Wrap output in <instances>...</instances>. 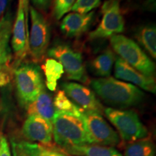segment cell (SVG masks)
Here are the masks:
<instances>
[{
    "instance_id": "7402d4cb",
    "label": "cell",
    "mask_w": 156,
    "mask_h": 156,
    "mask_svg": "<svg viewBox=\"0 0 156 156\" xmlns=\"http://www.w3.org/2000/svg\"><path fill=\"white\" fill-rule=\"evenodd\" d=\"M124 156H155L154 143L148 138L129 143L124 151Z\"/></svg>"
},
{
    "instance_id": "484cf974",
    "label": "cell",
    "mask_w": 156,
    "mask_h": 156,
    "mask_svg": "<svg viewBox=\"0 0 156 156\" xmlns=\"http://www.w3.org/2000/svg\"><path fill=\"white\" fill-rule=\"evenodd\" d=\"M0 156H12L8 142L2 134H0Z\"/></svg>"
},
{
    "instance_id": "f546056e",
    "label": "cell",
    "mask_w": 156,
    "mask_h": 156,
    "mask_svg": "<svg viewBox=\"0 0 156 156\" xmlns=\"http://www.w3.org/2000/svg\"><path fill=\"white\" fill-rule=\"evenodd\" d=\"M11 0H0V17L4 14Z\"/></svg>"
},
{
    "instance_id": "ac0fdd59",
    "label": "cell",
    "mask_w": 156,
    "mask_h": 156,
    "mask_svg": "<svg viewBox=\"0 0 156 156\" xmlns=\"http://www.w3.org/2000/svg\"><path fill=\"white\" fill-rule=\"evenodd\" d=\"M61 151L69 155L75 156H122V154L119 153L114 147L98 145L75 146L62 150Z\"/></svg>"
},
{
    "instance_id": "7a4b0ae2",
    "label": "cell",
    "mask_w": 156,
    "mask_h": 156,
    "mask_svg": "<svg viewBox=\"0 0 156 156\" xmlns=\"http://www.w3.org/2000/svg\"><path fill=\"white\" fill-rule=\"evenodd\" d=\"M53 138L59 150L89 145L85 123L82 116L56 111L53 121Z\"/></svg>"
},
{
    "instance_id": "d6986e66",
    "label": "cell",
    "mask_w": 156,
    "mask_h": 156,
    "mask_svg": "<svg viewBox=\"0 0 156 156\" xmlns=\"http://www.w3.org/2000/svg\"><path fill=\"white\" fill-rule=\"evenodd\" d=\"M116 57L112 50L106 49L93 58L90 62L93 73L99 77H108L112 73Z\"/></svg>"
},
{
    "instance_id": "44dd1931",
    "label": "cell",
    "mask_w": 156,
    "mask_h": 156,
    "mask_svg": "<svg viewBox=\"0 0 156 156\" xmlns=\"http://www.w3.org/2000/svg\"><path fill=\"white\" fill-rule=\"evenodd\" d=\"M42 67L46 78V86L51 91H54L58 80L61 79L64 73L63 67L59 62L52 58H47Z\"/></svg>"
},
{
    "instance_id": "277c9868",
    "label": "cell",
    "mask_w": 156,
    "mask_h": 156,
    "mask_svg": "<svg viewBox=\"0 0 156 156\" xmlns=\"http://www.w3.org/2000/svg\"><path fill=\"white\" fill-rule=\"evenodd\" d=\"M103 114L116 127L120 139L124 142L130 143L147 137V128L134 111L106 108Z\"/></svg>"
},
{
    "instance_id": "2e32d148",
    "label": "cell",
    "mask_w": 156,
    "mask_h": 156,
    "mask_svg": "<svg viewBox=\"0 0 156 156\" xmlns=\"http://www.w3.org/2000/svg\"><path fill=\"white\" fill-rule=\"evenodd\" d=\"M12 16L10 11L0 19V69L8 67L11 60V52L9 46L10 38Z\"/></svg>"
},
{
    "instance_id": "9c48e42d",
    "label": "cell",
    "mask_w": 156,
    "mask_h": 156,
    "mask_svg": "<svg viewBox=\"0 0 156 156\" xmlns=\"http://www.w3.org/2000/svg\"><path fill=\"white\" fill-rule=\"evenodd\" d=\"M31 30L29 38V51L35 62L41 61L48 49L51 38L49 25L41 13L34 7L29 8Z\"/></svg>"
},
{
    "instance_id": "8992f818",
    "label": "cell",
    "mask_w": 156,
    "mask_h": 156,
    "mask_svg": "<svg viewBox=\"0 0 156 156\" xmlns=\"http://www.w3.org/2000/svg\"><path fill=\"white\" fill-rule=\"evenodd\" d=\"M86 129L89 145L114 147L120 143V137L103 116L91 111H83L81 114Z\"/></svg>"
},
{
    "instance_id": "ba28073f",
    "label": "cell",
    "mask_w": 156,
    "mask_h": 156,
    "mask_svg": "<svg viewBox=\"0 0 156 156\" xmlns=\"http://www.w3.org/2000/svg\"><path fill=\"white\" fill-rule=\"evenodd\" d=\"M103 17L94 30L90 33V40L106 38L118 35L124 30V20L119 0H106L101 7Z\"/></svg>"
},
{
    "instance_id": "7c38bea8",
    "label": "cell",
    "mask_w": 156,
    "mask_h": 156,
    "mask_svg": "<svg viewBox=\"0 0 156 156\" xmlns=\"http://www.w3.org/2000/svg\"><path fill=\"white\" fill-rule=\"evenodd\" d=\"M114 75L118 79L129 82L146 91L155 93L156 85L154 78L142 75L120 57L117 58L115 61Z\"/></svg>"
},
{
    "instance_id": "83f0119b",
    "label": "cell",
    "mask_w": 156,
    "mask_h": 156,
    "mask_svg": "<svg viewBox=\"0 0 156 156\" xmlns=\"http://www.w3.org/2000/svg\"><path fill=\"white\" fill-rule=\"evenodd\" d=\"M29 0H19L18 5L22 6L23 9H24V12L25 15V19H26L27 23H28V11H29Z\"/></svg>"
},
{
    "instance_id": "52a82bcc",
    "label": "cell",
    "mask_w": 156,
    "mask_h": 156,
    "mask_svg": "<svg viewBox=\"0 0 156 156\" xmlns=\"http://www.w3.org/2000/svg\"><path fill=\"white\" fill-rule=\"evenodd\" d=\"M48 55L61 64L69 80L86 83L87 76L80 52L74 50L67 44L54 45L47 51Z\"/></svg>"
},
{
    "instance_id": "cb8c5ba5",
    "label": "cell",
    "mask_w": 156,
    "mask_h": 156,
    "mask_svg": "<svg viewBox=\"0 0 156 156\" xmlns=\"http://www.w3.org/2000/svg\"><path fill=\"white\" fill-rule=\"evenodd\" d=\"M101 0H76L71 10L80 14H87L101 5Z\"/></svg>"
},
{
    "instance_id": "4fadbf2b",
    "label": "cell",
    "mask_w": 156,
    "mask_h": 156,
    "mask_svg": "<svg viewBox=\"0 0 156 156\" xmlns=\"http://www.w3.org/2000/svg\"><path fill=\"white\" fill-rule=\"evenodd\" d=\"M95 12L87 14L73 12L66 15L62 20L60 29L62 34L69 38L80 36L88 30L93 23Z\"/></svg>"
},
{
    "instance_id": "5bb4252c",
    "label": "cell",
    "mask_w": 156,
    "mask_h": 156,
    "mask_svg": "<svg viewBox=\"0 0 156 156\" xmlns=\"http://www.w3.org/2000/svg\"><path fill=\"white\" fill-rule=\"evenodd\" d=\"M28 23L25 19L24 9L18 5L16 17L12 29V47L15 55L19 58L25 55L28 48Z\"/></svg>"
},
{
    "instance_id": "603a6c76",
    "label": "cell",
    "mask_w": 156,
    "mask_h": 156,
    "mask_svg": "<svg viewBox=\"0 0 156 156\" xmlns=\"http://www.w3.org/2000/svg\"><path fill=\"white\" fill-rule=\"evenodd\" d=\"M53 103L56 111L71 113L76 116H80L83 111L70 100L65 93L61 90L56 92Z\"/></svg>"
},
{
    "instance_id": "f1b7e54d",
    "label": "cell",
    "mask_w": 156,
    "mask_h": 156,
    "mask_svg": "<svg viewBox=\"0 0 156 156\" xmlns=\"http://www.w3.org/2000/svg\"><path fill=\"white\" fill-rule=\"evenodd\" d=\"M144 9L147 11H154L155 9V0H147L143 4Z\"/></svg>"
},
{
    "instance_id": "e0dca14e",
    "label": "cell",
    "mask_w": 156,
    "mask_h": 156,
    "mask_svg": "<svg viewBox=\"0 0 156 156\" xmlns=\"http://www.w3.org/2000/svg\"><path fill=\"white\" fill-rule=\"evenodd\" d=\"M27 110L28 116L37 115L51 124L56 112L51 97L44 90L39 93L32 103L28 105Z\"/></svg>"
},
{
    "instance_id": "4316f807",
    "label": "cell",
    "mask_w": 156,
    "mask_h": 156,
    "mask_svg": "<svg viewBox=\"0 0 156 156\" xmlns=\"http://www.w3.org/2000/svg\"><path fill=\"white\" fill-rule=\"evenodd\" d=\"M31 2L36 8L46 12L51 6L52 0H31Z\"/></svg>"
},
{
    "instance_id": "ffe728a7",
    "label": "cell",
    "mask_w": 156,
    "mask_h": 156,
    "mask_svg": "<svg viewBox=\"0 0 156 156\" xmlns=\"http://www.w3.org/2000/svg\"><path fill=\"white\" fill-rule=\"evenodd\" d=\"M136 39L152 57L156 58V28L155 24H149L138 29Z\"/></svg>"
},
{
    "instance_id": "6da1fadb",
    "label": "cell",
    "mask_w": 156,
    "mask_h": 156,
    "mask_svg": "<svg viewBox=\"0 0 156 156\" xmlns=\"http://www.w3.org/2000/svg\"><path fill=\"white\" fill-rule=\"evenodd\" d=\"M90 84L104 102L114 106L126 108L137 106L145 98L144 93L137 87L113 77L93 79Z\"/></svg>"
},
{
    "instance_id": "9a60e30c",
    "label": "cell",
    "mask_w": 156,
    "mask_h": 156,
    "mask_svg": "<svg viewBox=\"0 0 156 156\" xmlns=\"http://www.w3.org/2000/svg\"><path fill=\"white\" fill-rule=\"evenodd\" d=\"M15 156H72L62 152L56 147L21 141L13 143Z\"/></svg>"
},
{
    "instance_id": "d4e9b609",
    "label": "cell",
    "mask_w": 156,
    "mask_h": 156,
    "mask_svg": "<svg viewBox=\"0 0 156 156\" xmlns=\"http://www.w3.org/2000/svg\"><path fill=\"white\" fill-rule=\"evenodd\" d=\"M76 0H54L53 15L56 20L61 19L66 13L71 10Z\"/></svg>"
},
{
    "instance_id": "3957f363",
    "label": "cell",
    "mask_w": 156,
    "mask_h": 156,
    "mask_svg": "<svg viewBox=\"0 0 156 156\" xmlns=\"http://www.w3.org/2000/svg\"><path fill=\"white\" fill-rule=\"evenodd\" d=\"M110 44L114 51L129 65L146 77L153 78L155 64L136 42L118 34L110 37Z\"/></svg>"
},
{
    "instance_id": "8fae6325",
    "label": "cell",
    "mask_w": 156,
    "mask_h": 156,
    "mask_svg": "<svg viewBox=\"0 0 156 156\" xmlns=\"http://www.w3.org/2000/svg\"><path fill=\"white\" fill-rule=\"evenodd\" d=\"M22 132L25 137L30 141L51 147L53 140L52 124L37 115H30L25 121Z\"/></svg>"
},
{
    "instance_id": "30bf717a",
    "label": "cell",
    "mask_w": 156,
    "mask_h": 156,
    "mask_svg": "<svg viewBox=\"0 0 156 156\" xmlns=\"http://www.w3.org/2000/svg\"><path fill=\"white\" fill-rule=\"evenodd\" d=\"M62 89L78 107L84 111H91L102 115L104 108L95 93L88 87L76 83H63Z\"/></svg>"
},
{
    "instance_id": "5b68a950",
    "label": "cell",
    "mask_w": 156,
    "mask_h": 156,
    "mask_svg": "<svg viewBox=\"0 0 156 156\" xmlns=\"http://www.w3.org/2000/svg\"><path fill=\"white\" fill-rule=\"evenodd\" d=\"M15 81L20 102L26 108L44 90L41 72L35 64L19 66L15 72Z\"/></svg>"
}]
</instances>
